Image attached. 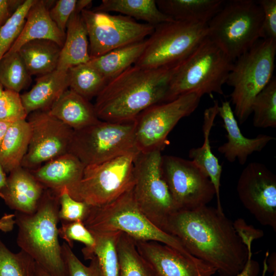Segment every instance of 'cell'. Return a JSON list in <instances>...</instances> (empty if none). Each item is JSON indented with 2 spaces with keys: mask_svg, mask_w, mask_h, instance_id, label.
Here are the masks:
<instances>
[{
  "mask_svg": "<svg viewBox=\"0 0 276 276\" xmlns=\"http://www.w3.org/2000/svg\"><path fill=\"white\" fill-rule=\"evenodd\" d=\"M163 230L176 237L194 257L213 267L220 276H236L247 259L246 246L223 210L203 205L178 210Z\"/></svg>",
  "mask_w": 276,
  "mask_h": 276,
  "instance_id": "6da1fadb",
  "label": "cell"
},
{
  "mask_svg": "<svg viewBox=\"0 0 276 276\" xmlns=\"http://www.w3.org/2000/svg\"><path fill=\"white\" fill-rule=\"evenodd\" d=\"M177 64L154 69L133 65L109 81L94 104L99 119L132 121L149 107L164 102Z\"/></svg>",
  "mask_w": 276,
  "mask_h": 276,
  "instance_id": "7a4b0ae2",
  "label": "cell"
},
{
  "mask_svg": "<svg viewBox=\"0 0 276 276\" xmlns=\"http://www.w3.org/2000/svg\"><path fill=\"white\" fill-rule=\"evenodd\" d=\"M59 208V194L45 189L34 212H15L16 242L20 250L51 275L67 276L58 239Z\"/></svg>",
  "mask_w": 276,
  "mask_h": 276,
  "instance_id": "3957f363",
  "label": "cell"
},
{
  "mask_svg": "<svg viewBox=\"0 0 276 276\" xmlns=\"http://www.w3.org/2000/svg\"><path fill=\"white\" fill-rule=\"evenodd\" d=\"M233 63L207 36L175 67L164 102L188 94L223 95Z\"/></svg>",
  "mask_w": 276,
  "mask_h": 276,
  "instance_id": "277c9868",
  "label": "cell"
},
{
  "mask_svg": "<svg viewBox=\"0 0 276 276\" xmlns=\"http://www.w3.org/2000/svg\"><path fill=\"white\" fill-rule=\"evenodd\" d=\"M83 222L90 231H119L135 241L160 242L193 256L179 239L159 228L142 212L134 200L132 188L107 204L90 206Z\"/></svg>",
  "mask_w": 276,
  "mask_h": 276,
  "instance_id": "5b68a950",
  "label": "cell"
},
{
  "mask_svg": "<svg viewBox=\"0 0 276 276\" xmlns=\"http://www.w3.org/2000/svg\"><path fill=\"white\" fill-rule=\"evenodd\" d=\"M275 54L276 40L260 39L234 61L226 83L233 88L231 101L240 124L247 121L255 97L272 79Z\"/></svg>",
  "mask_w": 276,
  "mask_h": 276,
  "instance_id": "8992f818",
  "label": "cell"
},
{
  "mask_svg": "<svg viewBox=\"0 0 276 276\" xmlns=\"http://www.w3.org/2000/svg\"><path fill=\"white\" fill-rule=\"evenodd\" d=\"M263 20L257 1H225L208 23V36L234 62L262 38Z\"/></svg>",
  "mask_w": 276,
  "mask_h": 276,
  "instance_id": "52a82bcc",
  "label": "cell"
},
{
  "mask_svg": "<svg viewBox=\"0 0 276 276\" xmlns=\"http://www.w3.org/2000/svg\"><path fill=\"white\" fill-rule=\"evenodd\" d=\"M132 152H139L135 141V121L100 120L74 130L68 153L85 166L98 164Z\"/></svg>",
  "mask_w": 276,
  "mask_h": 276,
  "instance_id": "ba28073f",
  "label": "cell"
},
{
  "mask_svg": "<svg viewBox=\"0 0 276 276\" xmlns=\"http://www.w3.org/2000/svg\"><path fill=\"white\" fill-rule=\"evenodd\" d=\"M139 152L85 166L81 180L70 195L90 206L104 205L116 200L133 188L134 161Z\"/></svg>",
  "mask_w": 276,
  "mask_h": 276,
  "instance_id": "9c48e42d",
  "label": "cell"
},
{
  "mask_svg": "<svg viewBox=\"0 0 276 276\" xmlns=\"http://www.w3.org/2000/svg\"><path fill=\"white\" fill-rule=\"evenodd\" d=\"M208 35V24L173 20L159 24L134 65L154 69L176 65Z\"/></svg>",
  "mask_w": 276,
  "mask_h": 276,
  "instance_id": "30bf717a",
  "label": "cell"
},
{
  "mask_svg": "<svg viewBox=\"0 0 276 276\" xmlns=\"http://www.w3.org/2000/svg\"><path fill=\"white\" fill-rule=\"evenodd\" d=\"M162 150L139 152L134 161L132 193L142 212L163 230L177 209L162 171Z\"/></svg>",
  "mask_w": 276,
  "mask_h": 276,
  "instance_id": "8fae6325",
  "label": "cell"
},
{
  "mask_svg": "<svg viewBox=\"0 0 276 276\" xmlns=\"http://www.w3.org/2000/svg\"><path fill=\"white\" fill-rule=\"evenodd\" d=\"M201 97L195 94L153 105L135 119V141L137 150L147 152L162 150L168 143L170 132L182 118L197 108Z\"/></svg>",
  "mask_w": 276,
  "mask_h": 276,
  "instance_id": "7c38bea8",
  "label": "cell"
},
{
  "mask_svg": "<svg viewBox=\"0 0 276 276\" xmlns=\"http://www.w3.org/2000/svg\"><path fill=\"white\" fill-rule=\"evenodd\" d=\"M81 15L87 32L90 58L143 40L151 35L155 27L123 15L88 9L82 10Z\"/></svg>",
  "mask_w": 276,
  "mask_h": 276,
  "instance_id": "4fadbf2b",
  "label": "cell"
},
{
  "mask_svg": "<svg viewBox=\"0 0 276 276\" xmlns=\"http://www.w3.org/2000/svg\"><path fill=\"white\" fill-rule=\"evenodd\" d=\"M161 167L177 210L207 205L216 195L209 177L191 160L162 155Z\"/></svg>",
  "mask_w": 276,
  "mask_h": 276,
  "instance_id": "5bb4252c",
  "label": "cell"
},
{
  "mask_svg": "<svg viewBox=\"0 0 276 276\" xmlns=\"http://www.w3.org/2000/svg\"><path fill=\"white\" fill-rule=\"evenodd\" d=\"M31 136L21 167L34 170L44 163L68 153L74 130L47 110L29 114Z\"/></svg>",
  "mask_w": 276,
  "mask_h": 276,
  "instance_id": "9a60e30c",
  "label": "cell"
},
{
  "mask_svg": "<svg viewBox=\"0 0 276 276\" xmlns=\"http://www.w3.org/2000/svg\"><path fill=\"white\" fill-rule=\"evenodd\" d=\"M236 189L243 206L260 224L275 232V175L264 164L251 162L241 172Z\"/></svg>",
  "mask_w": 276,
  "mask_h": 276,
  "instance_id": "2e32d148",
  "label": "cell"
},
{
  "mask_svg": "<svg viewBox=\"0 0 276 276\" xmlns=\"http://www.w3.org/2000/svg\"><path fill=\"white\" fill-rule=\"evenodd\" d=\"M135 243L155 276H213L216 272L206 262L160 242L135 241Z\"/></svg>",
  "mask_w": 276,
  "mask_h": 276,
  "instance_id": "e0dca14e",
  "label": "cell"
},
{
  "mask_svg": "<svg viewBox=\"0 0 276 276\" xmlns=\"http://www.w3.org/2000/svg\"><path fill=\"white\" fill-rule=\"evenodd\" d=\"M222 119L226 130L227 142L218 148V151L230 163L237 160L244 165L253 153L261 151L275 137L260 134L254 138H247L242 133L238 124L231 102L222 101L219 106L218 113Z\"/></svg>",
  "mask_w": 276,
  "mask_h": 276,
  "instance_id": "ac0fdd59",
  "label": "cell"
},
{
  "mask_svg": "<svg viewBox=\"0 0 276 276\" xmlns=\"http://www.w3.org/2000/svg\"><path fill=\"white\" fill-rule=\"evenodd\" d=\"M45 189L30 171L21 166L9 173L0 197L15 212L31 214L36 210Z\"/></svg>",
  "mask_w": 276,
  "mask_h": 276,
  "instance_id": "d6986e66",
  "label": "cell"
},
{
  "mask_svg": "<svg viewBox=\"0 0 276 276\" xmlns=\"http://www.w3.org/2000/svg\"><path fill=\"white\" fill-rule=\"evenodd\" d=\"M85 167L77 157L67 153L30 171L45 189L59 194L63 189L70 193L78 186Z\"/></svg>",
  "mask_w": 276,
  "mask_h": 276,
  "instance_id": "ffe728a7",
  "label": "cell"
},
{
  "mask_svg": "<svg viewBox=\"0 0 276 276\" xmlns=\"http://www.w3.org/2000/svg\"><path fill=\"white\" fill-rule=\"evenodd\" d=\"M48 2L36 0L28 12L20 34L7 53L17 52L24 44L38 39L53 41L62 48L65 33L62 32L51 19Z\"/></svg>",
  "mask_w": 276,
  "mask_h": 276,
  "instance_id": "44dd1931",
  "label": "cell"
},
{
  "mask_svg": "<svg viewBox=\"0 0 276 276\" xmlns=\"http://www.w3.org/2000/svg\"><path fill=\"white\" fill-rule=\"evenodd\" d=\"M219 106L218 101L215 100L212 106L205 109L202 125L203 144L200 147L191 148L189 152V156L211 180L215 190L217 208L223 210L220 196L222 166L212 151L210 141V132L218 113Z\"/></svg>",
  "mask_w": 276,
  "mask_h": 276,
  "instance_id": "7402d4cb",
  "label": "cell"
},
{
  "mask_svg": "<svg viewBox=\"0 0 276 276\" xmlns=\"http://www.w3.org/2000/svg\"><path fill=\"white\" fill-rule=\"evenodd\" d=\"M48 111L74 130L84 128L100 120L90 101L69 88L61 94Z\"/></svg>",
  "mask_w": 276,
  "mask_h": 276,
  "instance_id": "603a6c76",
  "label": "cell"
},
{
  "mask_svg": "<svg viewBox=\"0 0 276 276\" xmlns=\"http://www.w3.org/2000/svg\"><path fill=\"white\" fill-rule=\"evenodd\" d=\"M67 71L56 69L41 75L29 91L20 95L28 115L35 111L49 110L61 94L68 89Z\"/></svg>",
  "mask_w": 276,
  "mask_h": 276,
  "instance_id": "cb8c5ba5",
  "label": "cell"
},
{
  "mask_svg": "<svg viewBox=\"0 0 276 276\" xmlns=\"http://www.w3.org/2000/svg\"><path fill=\"white\" fill-rule=\"evenodd\" d=\"M90 59L87 32L81 13L71 16L66 28L57 69L67 71L70 68L88 62Z\"/></svg>",
  "mask_w": 276,
  "mask_h": 276,
  "instance_id": "d4e9b609",
  "label": "cell"
},
{
  "mask_svg": "<svg viewBox=\"0 0 276 276\" xmlns=\"http://www.w3.org/2000/svg\"><path fill=\"white\" fill-rule=\"evenodd\" d=\"M223 0H157L158 9L174 20L208 24L220 10Z\"/></svg>",
  "mask_w": 276,
  "mask_h": 276,
  "instance_id": "484cf974",
  "label": "cell"
},
{
  "mask_svg": "<svg viewBox=\"0 0 276 276\" xmlns=\"http://www.w3.org/2000/svg\"><path fill=\"white\" fill-rule=\"evenodd\" d=\"M148 42V38H146L90 58L88 63L108 82L134 65L145 51Z\"/></svg>",
  "mask_w": 276,
  "mask_h": 276,
  "instance_id": "4316f807",
  "label": "cell"
},
{
  "mask_svg": "<svg viewBox=\"0 0 276 276\" xmlns=\"http://www.w3.org/2000/svg\"><path fill=\"white\" fill-rule=\"evenodd\" d=\"M30 136L31 129L27 120L10 125L0 145V163L6 173L21 166Z\"/></svg>",
  "mask_w": 276,
  "mask_h": 276,
  "instance_id": "83f0119b",
  "label": "cell"
},
{
  "mask_svg": "<svg viewBox=\"0 0 276 276\" xmlns=\"http://www.w3.org/2000/svg\"><path fill=\"white\" fill-rule=\"evenodd\" d=\"M61 49L53 41L38 39L27 42L17 52L30 74L41 76L57 69Z\"/></svg>",
  "mask_w": 276,
  "mask_h": 276,
  "instance_id": "f1b7e54d",
  "label": "cell"
},
{
  "mask_svg": "<svg viewBox=\"0 0 276 276\" xmlns=\"http://www.w3.org/2000/svg\"><path fill=\"white\" fill-rule=\"evenodd\" d=\"M93 10L119 12L154 27L174 20L158 9L155 0H102Z\"/></svg>",
  "mask_w": 276,
  "mask_h": 276,
  "instance_id": "f546056e",
  "label": "cell"
},
{
  "mask_svg": "<svg viewBox=\"0 0 276 276\" xmlns=\"http://www.w3.org/2000/svg\"><path fill=\"white\" fill-rule=\"evenodd\" d=\"M94 235L96 245L93 249L83 254L85 260L95 256L99 263L103 276H120L117 252V242L121 232L90 231Z\"/></svg>",
  "mask_w": 276,
  "mask_h": 276,
  "instance_id": "4dcf8cb0",
  "label": "cell"
},
{
  "mask_svg": "<svg viewBox=\"0 0 276 276\" xmlns=\"http://www.w3.org/2000/svg\"><path fill=\"white\" fill-rule=\"evenodd\" d=\"M120 276H155L152 269L140 254L135 241L121 233L117 245Z\"/></svg>",
  "mask_w": 276,
  "mask_h": 276,
  "instance_id": "1f68e13d",
  "label": "cell"
},
{
  "mask_svg": "<svg viewBox=\"0 0 276 276\" xmlns=\"http://www.w3.org/2000/svg\"><path fill=\"white\" fill-rule=\"evenodd\" d=\"M67 73L69 89L88 101L96 97L107 83L88 62L70 68Z\"/></svg>",
  "mask_w": 276,
  "mask_h": 276,
  "instance_id": "d6a6232c",
  "label": "cell"
},
{
  "mask_svg": "<svg viewBox=\"0 0 276 276\" xmlns=\"http://www.w3.org/2000/svg\"><path fill=\"white\" fill-rule=\"evenodd\" d=\"M31 82V75L18 52L6 53L0 60V84L19 93Z\"/></svg>",
  "mask_w": 276,
  "mask_h": 276,
  "instance_id": "836d02e7",
  "label": "cell"
},
{
  "mask_svg": "<svg viewBox=\"0 0 276 276\" xmlns=\"http://www.w3.org/2000/svg\"><path fill=\"white\" fill-rule=\"evenodd\" d=\"M252 123L257 128L276 127V80L269 83L257 95L251 106Z\"/></svg>",
  "mask_w": 276,
  "mask_h": 276,
  "instance_id": "e575fe53",
  "label": "cell"
},
{
  "mask_svg": "<svg viewBox=\"0 0 276 276\" xmlns=\"http://www.w3.org/2000/svg\"><path fill=\"white\" fill-rule=\"evenodd\" d=\"M35 264L28 254L12 252L0 239V276H33Z\"/></svg>",
  "mask_w": 276,
  "mask_h": 276,
  "instance_id": "d590c367",
  "label": "cell"
},
{
  "mask_svg": "<svg viewBox=\"0 0 276 276\" xmlns=\"http://www.w3.org/2000/svg\"><path fill=\"white\" fill-rule=\"evenodd\" d=\"M36 0H25L0 28V60L9 51L20 34L28 12Z\"/></svg>",
  "mask_w": 276,
  "mask_h": 276,
  "instance_id": "8d00e7d4",
  "label": "cell"
},
{
  "mask_svg": "<svg viewBox=\"0 0 276 276\" xmlns=\"http://www.w3.org/2000/svg\"><path fill=\"white\" fill-rule=\"evenodd\" d=\"M58 234L72 248L74 241L84 244L85 247L82 249L83 254L91 251L96 245L94 235L81 221H62L61 227L58 228Z\"/></svg>",
  "mask_w": 276,
  "mask_h": 276,
  "instance_id": "74e56055",
  "label": "cell"
},
{
  "mask_svg": "<svg viewBox=\"0 0 276 276\" xmlns=\"http://www.w3.org/2000/svg\"><path fill=\"white\" fill-rule=\"evenodd\" d=\"M28 116L19 93L5 89L0 96V121L14 123Z\"/></svg>",
  "mask_w": 276,
  "mask_h": 276,
  "instance_id": "f35d334b",
  "label": "cell"
},
{
  "mask_svg": "<svg viewBox=\"0 0 276 276\" xmlns=\"http://www.w3.org/2000/svg\"><path fill=\"white\" fill-rule=\"evenodd\" d=\"M61 249L67 276H103L99 263L95 256L90 259L89 265L86 266L65 242L62 244Z\"/></svg>",
  "mask_w": 276,
  "mask_h": 276,
  "instance_id": "ab89813d",
  "label": "cell"
},
{
  "mask_svg": "<svg viewBox=\"0 0 276 276\" xmlns=\"http://www.w3.org/2000/svg\"><path fill=\"white\" fill-rule=\"evenodd\" d=\"M59 202L58 217L61 222L83 221L90 207L84 202L74 199L66 188L59 193Z\"/></svg>",
  "mask_w": 276,
  "mask_h": 276,
  "instance_id": "60d3db41",
  "label": "cell"
},
{
  "mask_svg": "<svg viewBox=\"0 0 276 276\" xmlns=\"http://www.w3.org/2000/svg\"><path fill=\"white\" fill-rule=\"evenodd\" d=\"M257 2L263 13L262 39L276 40V1L260 0Z\"/></svg>",
  "mask_w": 276,
  "mask_h": 276,
  "instance_id": "b9f144b4",
  "label": "cell"
},
{
  "mask_svg": "<svg viewBox=\"0 0 276 276\" xmlns=\"http://www.w3.org/2000/svg\"><path fill=\"white\" fill-rule=\"evenodd\" d=\"M77 0H58L49 9L50 16L58 28L65 33L67 22L74 13Z\"/></svg>",
  "mask_w": 276,
  "mask_h": 276,
  "instance_id": "7bdbcfd3",
  "label": "cell"
},
{
  "mask_svg": "<svg viewBox=\"0 0 276 276\" xmlns=\"http://www.w3.org/2000/svg\"><path fill=\"white\" fill-rule=\"evenodd\" d=\"M233 226L237 233L244 243L249 240L258 239L264 236V232L248 224L242 218H238L233 222Z\"/></svg>",
  "mask_w": 276,
  "mask_h": 276,
  "instance_id": "ee69618b",
  "label": "cell"
},
{
  "mask_svg": "<svg viewBox=\"0 0 276 276\" xmlns=\"http://www.w3.org/2000/svg\"><path fill=\"white\" fill-rule=\"evenodd\" d=\"M254 241L249 240L244 244L248 251L247 259L242 270L236 276H258L260 272V265L258 261L252 260L251 244Z\"/></svg>",
  "mask_w": 276,
  "mask_h": 276,
  "instance_id": "f6af8a7d",
  "label": "cell"
},
{
  "mask_svg": "<svg viewBox=\"0 0 276 276\" xmlns=\"http://www.w3.org/2000/svg\"><path fill=\"white\" fill-rule=\"evenodd\" d=\"M24 1L0 0V28L8 20Z\"/></svg>",
  "mask_w": 276,
  "mask_h": 276,
  "instance_id": "bcb514c9",
  "label": "cell"
},
{
  "mask_svg": "<svg viewBox=\"0 0 276 276\" xmlns=\"http://www.w3.org/2000/svg\"><path fill=\"white\" fill-rule=\"evenodd\" d=\"M15 225V221L14 214H5L0 218V230L4 233L12 231Z\"/></svg>",
  "mask_w": 276,
  "mask_h": 276,
  "instance_id": "7dc6e473",
  "label": "cell"
},
{
  "mask_svg": "<svg viewBox=\"0 0 276 276\" xmlns=\"http://www.w3.org/2000/svg\"><path fill=\"white\" fill-rule=\"evenodd\" d=\"M267 271L273 272L276 270V254L272 252L267 259Z\"/></svg>",
  "mask_w": 276,
  "mask_h": 276,
  "instance_id": "c3c4849f",
  "label": "cell"
},
{
  "mask_svg": "<svg viewBox=\"0 0 276 276\" xmlns=\"http://www.w3.org/2000/svg\"><path fill=\"white\" fill-rule=\"evenodd\" d=\"M91 4L92 1L90 0L77 1L74 12L81 13L82 10L88 9Z\"/></svg>",
  "mask_w": 276,
  "mask_h": 276,
  "instance_id": "681fc988",
  "label": "cell"
},
{
  "mask_svg": "<svg viewBox=\"0 0 276 276\" xmlns=\"http://www.w3.org/2000/svg\"><path fill=\"white\" fill-rule=\"evenodd\" d=\"M11 124V123L0 121V145L6 132Z\"/></svg>",
  "mask_w": 276,
  "mask_h": 276,
  "instance_id": "f907efd6",
  "label": "cell"
},
{
  "mask_svg": "<svg viewBox=\"0 0 276 276\" xmlns=\"http://www.w3.org/2000/svg\"><path fill=\"white\" fill-rule=\"evenodd\" d=\"M33 276H52L36 263Z\"/></svg>",
  "mask_w": 276,
  "mask_h": 276,
  "instance_id": "816d5d0a",
  "label": "cell"
},
{
  "mask_svg": "<svg viewBox=\"0 0 276 276\" xmlns=\"http://www.w3.org/2000/svg\"><path fill=\"white\" fill-rule=\"evenodd\" d=\"M7 176L6 173L4 170L0 163V190L4 186L6 183Z\"/></svg>",
  "mask_w": 276,
  "mask_h": 276,
  "instance_id": "f5cc1de1",
  "label": "cell"
},
{
  "mask_svg": "<svg viewBox=\"0 0 276 276\" xmlns=\"http://www.w3.org/2000/svg\"><path fill=\"white\" fill-rule=\"evenodd\" d=\"M268 256H269L268 251H267L265 254V258L263 261V268L262 276H265L266 272H267V259Z\"/></svg>",
  "mask_w": 276,
  "mask_h": 276,
  "instance_id": "db71d44e",
  "label": "cell"
},
{
  "mask_svg": "<svg viewBox=\"0 0 276 276\" xmlns=\"http://www.w3.org/2000/svg\"><path fill=\"white\" fill-rule=\"evenodd\" d=\"M3 90H4V89H3V86L0 84V96H1V94H2V93L3 92Z\"/></svg>",
  "mask_w": 276,
  "mask_h": 276,
  "instance_id": "11a10c76",
  "label": "cell"
},
{
  "mask_svg": "<svg viewBox=\"0 0 276 276\" xmlns=\"http://www.w3.org/2000/svg\"><path fill=\"white\" fill-rule=\"evenodd\" d=\"M271 276H276V270L273 272V274Z\"/></svg>",
  "mask_w": 276,
  "mask_h": 276,
  "instance_id": "9f6ffc18",
  "label": "cell"
}]
</instances>
